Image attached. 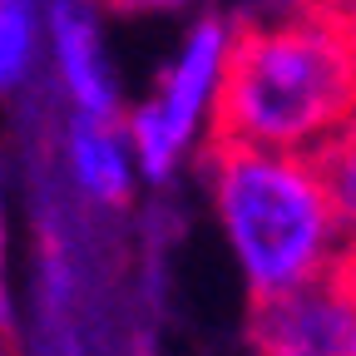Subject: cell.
Listing matches in <instances>:
<instances>
[{
  "mask_svg": "<svg viewBox=\"0 0 356 356\" xmlns=\"http://www.w3.org/2000/svg\"><path fill=\"white\" fill-rule=\"evenodd\" d=\"M134 168H139L134 144L114 129V119L74 114V124H70V173H74V184H79L89 198L104 203V208L129 203V193H134Z\"/></svg>",
  "mask_w": 356,
  "mask_h": 356,
  "instance_id": "8992f818",
  "label": "cell"
},
{
  "mask_svg": "<svg viewBox=\"0 0 356 356\" xmlns=\"http://www.w3.org/2000/svg\"><path fill=\"white\" fill-rule=\"evenodd\" d=\"M203 178L252 302L332 277L346 228L312 154L203 139Z\"/></svg>",
  "mask_w": 356,
  "mask_h": 356,
  "instance_id": "7a4b0ae2",
  "label": "cell"
},
{
  "mask_svg": "<svg viewBox=\"0 0 356 356\" xmlns=\"http://www.w3.org/2000/svg\"><path fill=\"white\" fill-rule=\"evenodd\" d=\"M35 55V10L30 0H0V89H15Z\"/></svg>",
  "mask_w": 356,
  "mask_h": 356,
  "instance_id": "ba28073f",
  "label": "cell"
},
{
  "mask_svg": "<svg viewBox=\"0 0 356 356\" xmlns=\"http://www.w3.org/2000/svg\"><path fill=\"white\" fill-rule=\"evenodd\" d=\"M50 30H55V60H60V79H65L70 99H74V114L114 119L119 89H114V74L99 55V35L89 25L84 6L79 0H55Z\"/></svg>",
  "mask_w": 356,
  "mask_h": 356,
  "instance_id": "5b68a950",
  "label": "cell"
},
{
  "mask_svg": "<svg viewBox=\"0 0 356 356\" xmlns=\"http://www.w3.org/2000/svg\"><path fill=\"white\" fill-rule=\"evenodd\" d=\"M351 119L356 30L292 6L277 20H243L228 30L208 139L312 154Z\"/></svg>",
  "mask_w": 356,
  "mask_h": 356,
  "instance_id": "6da1fadb",
  "label": "cell"
},
{
  "mask_svg": "<svg viewBox=\"0 0 356 356\" xmlns=\"http://www.w3.org/2000/svg\"><path fill=\"white\" fill-rule=\"evenodd\" d=\"M222 55H228V25L203 20L184 40V55L173 60V70L163 74L159 99H149L144 109H134L129 144H134L139 168L154 178V184H163V178L173 173V163L184 159V149L198 139V129L213 124Z\"/></svg>",
  "mask_w": 356,
  "mask_h": 356,
  "instance_id": "3957f363",
  "label": "cell"
},
{
  "mask_svg": "<svg viewBox=\"0 0 356 356\" xmlns=\"http://www.w3.org/2000/svg\"><path fill=\"white\" fill-rule=\"evenodd\" d=\"M312 159H317L322 184H327V193H332V208H337L341 228H346V238H351V233H356V119L341 124L332 139H322L317 149H312Z\"/></svg>",
  "mask_w": 356,
  "mask_h": 356,
  "instance_id": "52a82bcc",
  "label": "cell"
},
{
  "mask_svg": "<svg viewBox=\"0 0 356 356\" xmlns=\"http://www.w3.org/2000/svg\"><path fill=\"white\" fill-rule=\"evenodd\" d=\"M0 262H6V208H0Z\"/></svg>",
  "mask_w": 356,
  "mask_h": 356,
  "instance_id": "7c38bea8",
  "label": "cell"
},
{
  "mask_svg": "<svg viewBox=\"0 0 356 356\" xmlns=\"http://www.w3.org/2000/svg\"><path fill=\"white\" fill-rule=\"evenodd\" d=\"M248 332L257 356H356V302L332 277H322L252 302Z\"/></svg>",
  "mask_w": 356,
  "mask_h": 356,
  "instance_id": "277c9868",
  "label": "cell"
},
{
  "mask_svg": "<svg viewBox=\"0 0 356 356\" xmlns=\"http://www.w3.org/2000/svg\"><path fill=\"white\" fill-rule=\"evenodd\" d=\"M292 10H322L332 20H341L346 30H356V0H287Z\"/></svg>",
  "mask_w": 356,
  "mask_h": 356,
  "instance_id": "30bf717a",
  "label": "cell"
},
{
  "mask_svg": "<svg viewBox=\"0 0 356 356\" xmlns=\"http://www.w3.org/2000/svg\"><path fill=\"white\" fill-rule=\"evenodd\" d=\"M332 282L356 302V233L341 243V252H337V267H332Z\"/></svg>",
  "mask_w": 356,
  "mask_h": 356,
  "instance_id": "9c48e42d",
  "label": "cell"
},
{
  "mask_svg": "<svg viewBox=\"0 0 356 356\" xmlns=\"http://www.w3.org/2000/svg\"><path fill=\"white\" fill-rule=\"evenodd\" d=\"M95 6L119 10V15H139V10H173V6H184V0H95Z\"/></svg>",
  "mask_w": 356,
  "mask_h": 356,
  "instance_id": "8fae6325",
  "label": "cell"
}]
</instances>
